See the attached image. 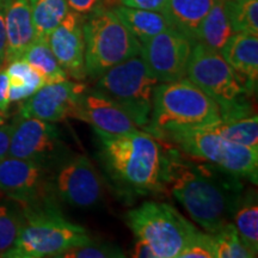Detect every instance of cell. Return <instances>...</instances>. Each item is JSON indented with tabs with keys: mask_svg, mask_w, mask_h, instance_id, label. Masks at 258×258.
Here are the masks:
<instances>
[{
	"mask_svg": "<svg viewBox=\"0 0 258 258\" xmlns=\"http://www.w3.org/2000/svg\"><path fill=\"white\" fill-rule=\"evenodd\" d=\"M167 186L190 218L211 234L232 221L244 191L243 178L207 161L185 159L179 150H169Z\"/></svg>",
	"mask_w": 258,
	"mask_h": 258,
	"instance_id": "cell-1",
	"label": "cell"
},
{
	"mask_svg": "<svg viewBox=\"0 0 258 258\" xmlns=\"http://www.w3.org/2000/svg\"><path fill=\"white\" fill-rule=\"evenodd\" d=\"M97 158L116 192L127 200L160 194L167 188L169 151L146 131L109 134L93 129Z\"/></svg>",
	"mask_w": 258,
	"mask_h": 258,
	"instance_id": "cell-2",
	"label": "cell"
},
{
	"mask_svg": "<svg viewBox=\"0 0 258 258\" xmlns=\"http://www.w3.org/2000/svg\"><path fill=\"white\" fill-rule=\"evenodd\" d=\"M90 240L92 238L86 228L64 218L57 206L47 198L23 206V222L17 239L2 257H59L63 251Z\"/></svg>",
	"mask_w": 258,
	"mask_h": 258,
	"instance_id": "cell-3",
	"label": "cell"
},
{
	"mask_svg": "<svg viewBox=\"0 0 258 258\" xmlns=\"http://www.w3.org/2000/svg\"><path fill=\"white\" fill-rule=\"evenodd\" d=\"M220 118L215 101L188 78H183L156 86L150 122L145 131L159 139L165 132L206 127Z\"/></svg>",
	"mask_w": 258,
	"mask_h": 258,
	"instance_id": "cell-4",
	"label": "cell"
},
{
	"mask_svg": "<svg viewBox=\"0 0 258 258\" xmlns=\"http://www.w3.org/2000/svg\"><path fill=\"white\" fill-rule=\"evenodd\" d=\"M186 77L219 105L221 118L254 114L251 93L244 80L226 62L219 51L194 43Z\"/></svg>",
	"mask_w": 258,
	"mask_h": 258,
	"instance_id": "cell-5",
	"label": "cell"
},
{
	"mask_svg": "<svg viewBox=\"0 0 258 258\" xmlns=\"http://www.w3.org/2000/svg\"><path fill=\"white\" fill-rule=\"evenodd\" d=\"M85 70L96 80L115 64L139 55L141 44L112 10L99 6L84 18Z\"/></svg>",
	"mask_w": 258,
	"mask_h": 258,
	"instance_id": "cell-6",
	"label": "cell"
},
{
	"mask_svg": "<svg viewBox=\"0 0 258 258\" xmlns=\"http://www.w3.org/2000/svg\"><path fill=\"white\" fill-rule=\"evenodd\" d=\"M124 218L135 239L146 243L156 258H178L198 231L175 207L165 202L146 201L128 211Z\"/></svg>",
	"mask_w": 258,
	"mask_h": 258,
	"instance_id": "cell-7",
	"label": "cell"
},
{
	"mask_svg": "<svg viewBox=\"0 0 258 258\" xmlns=\"http://www.w3.org/2000/svg\"><path fill=\"white\" fill-rule=\"evenodd\" d=\"M159 139L172 143L184 156L207 161L254 185L258 180V151L232 143L203 128L173 129Z\"/></svg>",
	"mask_w": 258,
	"mask_h": 258,
	"instance_id": "cell-8",
	"label": "cell"
},
{
	"mask_svg": "<svg viewBox=\"0 0 258 258\" xmlns=\"http://www.w3.org/2000/svg\"><path fill=\"white\" fill-rule=\"evenodd\" d=\"M158 84L139 54L103 73L96 79L95 88L120 105L145 131L150 122L153 93Z\"/></svg>",
	"mask_w": 258,
	"mask_h": 258,
	"instance_id": "cell-9",
	"label": "cell"
},
{
	"mask_svg": "<svg viewBox=\"0 0 258 258\" xmlns=\"http://www.w3.org/2000/svg\"><path fill=\"white\" fill-rule=\"evenodd\" d=\"M70 154L54 123L21 115L12 122L8 156L37 161L53 169Z\"/></svg>",
	"mask_w": 258,
	"mask_h": 258,
	"instance_id": "cell-10",
	"label": "cell"
},
{
	"mask_svg": "<svg viewBox=\"0 0 258 258\" xmlns=\"http://www.w3.org/2000/svg\"><path fill=\"white\" fill-rule=\"evenodd\" d=\"M50 191L71 207L88 209L103 199V184L98 171L86 156L70 154L54 167Z\"/></svg>",
	"mask_w": 258,
	"mask_h": 258,
	"instance_id": "cell-11",
	"label": "cell"
},
{
	"mask_svg": "<svg viewBox=\"0 0 258 258\" xmlns=\"http://www.w3.org/2000/svg\"><path fill=\"white\" fill-rule=\"evenodd\" d=\"M194 42L173 27L141 44L140 56L159 83H170L186 77Z\"/></svg>",
	"mask_w": 258,
	"mask_h": 258,
	"instance_id": "cell-12",
	"label": "cell"
},
{
	"mask_svg": "<svg viewBox=\"0 0 258 258\" xmlns=\"http://www.w3.org/2000/svg\"><path fill=\"white\" fill-rule=\"evenodd\" d=\"M51 167L6 156L0 160V192L23 206L47 199Z\"/></svg>",
	"mask_w": 258,
	"mask_h": 258,
	"instance_id": "cell-13",
	"label": "cell"
},
{
	"mask_svg": "<svg viewBox=\"0 0 258 258\" xmlns=\"http://www.w3.org/2000/svg\"><path fill=\"white\" fill-rule=\"evenodd\" d=\"M88 86L83 82H63L44 84L40 90L21 102L19 115L56 123L72 117L79 96Z\"/></svg>",
	"mask_w": 258,
	"mask_h": 258,
	"instance_id": "cell-14",
	"label": "cell"
},
{
	"mask_svg": "<svg viewBox=\"0 0 258 258\" xmlns=\"http://www.w3.org/2000/svg\"><path fill=\"white\" fill-rule=\"evenodd\" d=\"M72 117L86 122L93 129L109 134L143 131L120 105L96 88L84 90L79 96Z\"/></svg>",
	"mask_w": 258,
	"mask_h": 258,
	"instance_id": "cell-15",
	"label": "cell"
},
{
	"mask_svg": "<svg viewBox=\"0 0 258 258\" xmlns=\"http://www.w3.org/2000/svg\"><path fill=\"white\" fill-rule=\"evenodd\" d=\"M83 16L70 10L63 21L50 32L47 41L57 62L71 79L84 82L85 70V42L83 32Z\"/></svg>",
	"mask_w": 258,
	"mask_h": 258,
	"instance_id": "cell-16",
	"label": "cell"
},
{
	"mask_svg": "<svg viewBox=\"0 0 258 258\" xmlns=\"http://www.w3.org/2000/svg\"><path fill=\"white\" fill-rule=\"evenodd\" d=\"M4 19L6 32V66L11 61L21 59L24 51L35 41L36 35H35L29 0H9L5 6Z\"/></svg>",
	"mask_w": 258,
	"mask_h": 258,
	"instance_id": "cell-17",
	"label": "cell"
},
{
	"mask_svg": "<svg viewBox=\"0 0 258 258\" xmlns=\"http://www.w3.org/2000/svg\"><path fill=\"white\" fill-rule=\"evenodd\" d=\"M219 53L244 80L247 91L253 95L258 80V35L235 32Z\"/></svg>",
	"mask_w": 258,
	"mask_h": 258,
	"instance_id": "cell-18",
	"label": "cell"
},
{
	"mask_svg": "<svg viewBox=\"0 0 258 258\" xmlns=\"http://www.w3.org/2000/svg\"><path fill=\"white\" fill-rule=\"evenodd\" d=\"M218 0H167L163 14L171 27L184 34L194 43L199 27Z\"/></svg>",
	"mask_w": 258,
	"mask_h": 258,
	"instance_id": "cell-19",
	"label": "cell"
},
{
	"mask_svg": "<svg viewBox=\"0 0 258 258\" xmlns=\"http://www.w3.org/2000/svg\"><path fill=\"white\" fill-rule=\"evenodd\" d=\"M112 12L117 16L140 44H144L145 42L171 27L164 14L158 11L117 5L112 9Z\"/></svg>",
	"mask_w": 258,
	"mask_h": 258,
	"instance_id": "cell-20",
	"label": "cell"
},
{
	"mask_svg": "<svg viewBox=\"0 0 258 258\" xmlns=\"http://www.w3.org/2000/svg\"><path fill=\"white\" fill-rule=\"evenodd\" d=\"M232 220L243 244L253 257H256L258 253V199L256 189L250 188L241 192Z\"/></svg>",
	"mask_w": 258,
	"mask_h": 258,
	"instance_id": "cell-21",
	"label": "cell"
},
{
	"mask_svg": "<svg viewBox=\"0 0 258 258\" xmlns=\"http://www.w3.org/2000/svg\"><path fill=\"white\" fill-rule=\"evenodd\" d=\"M233 34L235 32L228 19L225 0H218L202 19L196 34L195 43L198 42L209 49L220 51Z\"/></svg>",
	"mask_w": 258,
	"mask_h": 258,
	"instance_id": "cell-22",
	"label": "cell"
},
{
	"mask_svg": "<svg viewBox=\"0 0 258 258\" xmlns=\"http://www.w3.org/2000/svg\"><path fill=\"white\" fill-rule=\"evenodd\" d=\"M201 128L220 135L232 143L258 151V117L256 112L241 117L220 118L214 123Z\"/></svg>",
	"mask_w": 258,
	"mask_h": 258,
	"instance_id": "cell-23",
	"label": "cell"
},
{
	"mask_svg": "<svg viewBox=\"0 0 258 258\" xmlns=\"http://www.w3.org/2000/svg\"><path fill=\"white\" fill-rule=\"evenodd\" d=\"M5 70L9 76L10 103L25 101L47 84L43 76L23 59L11 61Z\"/></svg>",
	"mask_w": 258,
	"mask_h": 258,
	"instance_id": "cell-24",
	"label": "cell"
},
{
	"mask_svg": "<svg viewBox=\"0 0 258 258\" xmlns=\"http://www.w3.org/2000/svg\"><path fill=\"white\" fill-rule=\"evenodd\" d=\"M21 59L27 61L30 66L38 71L46 79L47 84L70 79L66 71L57 62L48 41L43 38H35V41L28 47Z\"/></svg>",
	"mask_w": 258,
	"mask_h": 258,
	"instance_id": "cell-25",
	"label": "cell"
},
{
	"mask_svg": "<svg viewBox=\"0 0 258 258\" xmlns=\"http://www.w3.org/2000/svg\"><path fill=\"white\" fill-rule=\"evenodd\" d=\"M29 4L35 35L43 40H47L70 11L67 0H29Z\"/></svg>",
	"mask_w": 258,
	"mask_h": 258,
	"instance_id": "cell-26",
	"label": "cell"
},
{
	"mask_svg": "<svg viewBox=\"0 0 258 258\" xmlns=\"http://www.w3.org/2000/svg\"><path fill=\"white\" fill-rule=\"evenodd\" d=\"M23 222V206L14 200H0V256L17 239Z\"/></svg>",
	"mask_w": 258,
	"mask_h": 258,
	"instance_id": "cell-27",
	"label": "cell"
},
{
	"mask_svg": "<svg viewBox=\"0 0 258 258\" xmlns=\"http://www.w3.org/2000/svg\"><path fill=\"white\" fill-rule=\"evenodd\" d=\"M225 6L234 32L258 35V0H225Z\"/></svg>",
	"mask_w": 258,
	"mask_h": 258,
	"instance_id": "cell-28",
	"label": "cell"
},
{
	"mask_svg": "<svg viewBox=\"0 0 258 258\" xmlns=\"http://www.w3.org/2000/svg\"><path fill=\"white\" fill-rule=\"evenodd\" d=\"M215 241L217 258H252L253 254L241 241L232 221L222 226L213 234Z\"/></svg>",
	"mask_w": 258,
	"mask_h": 258,
	"instance_id": "cell-29",
	"label": "cell"
},
{
	"mask_svg": "<svg viewBox=\"0 0 258 258\" xmlns=\"http://www.w3.org/2000/svg\"><path fill=\"white\" fill-rule=\"evenodd\" d=\"M124 251L121 246L108 241L90 240L80 246L71 247L59 254L57 258H123Z\"/></svg>",
	"mask_w": 258,
	"mask_h": 258,
	"instance_id": "cell-30",
	"label": "cell"
},
{
	"mask_svg": "<svg viewBox=\"0 0 258 258\" xmlns=\"http://www.w3.org/2000/svg\"><path fill=\"white\" fill-rule=\"evenodd\" d=\"M217 258L215 241L213 234L198 230L191 239L180 251L178 258Z\"/></svg>",
	"mask_w": 258,
	"mask_h": 258,
	"instance_id": "cell-31",
	"label": "cell"
},
{
	"mask_svg": "<svg viewBox=\"0 0 258 258\" xmlns=\"http://www.w3.org/2000/svg\"><path fill=\"white\" fill-rule=\"evenodd\" d=\"M70 10L77 12L83 17L92 14L96 9L102 6V0H67Z\"/></svg>",
	"mask_w": 258,
	"mask_h": 258,
	"instance_id": "cell-32",
	"label": "cell"
},
{
	"mask_svg": "<svg viewBox=\"0 0 258 258\" xmlns=\"http://www.w3.org/2000/svg\"><path fill=\"white\" fill-rule=\"evenodd\" d=\"M167 0H120L121 5L129 6V8L151 10L163 14Z\"/></svg>",
	"mask_w": 258,
	"mask_h": 258,
	"instance_id": "cell-33",
	"label": "cell"
},
{
	"mask_svg": "<svg viewBox=\"0 0 258 258\" xmlns=\"http://www.w3.org/2000/svg\"><path fill=\"white\" fill-rule=\"evenodd\" d=\"M10 105L9 98V76L5 67L0 69V112L6 114Z\"/></svg>",
	"mask_w": 258,
	"mask_h": 258,
	"instance_id": "cell-34",
	"label": "cell"
},
{
	"mask_svg": "<svg viewBox=\"0 0 258 258\" xmlns=\"http://www.w3.org/2000/svg\"><path fill=\"white\" fill-rule=\"evenodd\" d=\"M8 2L0 0V69L5 66V51H6V32L4 11Z\"/></svg>",
	"mask_w": 258,
	"mask_h": 258,
	"instance_id": "cell-35",
	"label": "cell"
},
{
	"mask_svg": "<svg viewBox=\"0 0 258 258\" xmlns=\"http://www.w3.org/2000/svg\"><path fill=\"white\" fill-rule=\"evenodd\" d=\"M11 132H12V123L0 124V160L4 159L9 153Z\"/></svg>",
	"mask_w": 258,
	"mask_h": 258,
	"instance_id": "cell-36",
	"label": "cell"
},
{
	"mask_svg": "<svg viewBox=\"0 0 258 258\" xmlns=\"http://www.w3.org/2000/svg\"><path fill=\"white\" fill-rule=\"evenodd\" d=\"M132 256L137 258H156L153 251L151 250V247L140 239H135L134 249H133V253H132Z\"/></svg>",
	"mask_w": 258,
	"mask_h": 258,
	"instance_id": "cell-37",
	"label": "cell"
},
{
	"mask_svg": "<svg viewBox=\"0 0 258 258\" xmlns=\"http://www.w3.org/2000/svg\"><path fill=\"white\" fill-rule=\"evenodd\" d=\"M3 123H5V115L0 112V124H3Z\"/></svg>",
	"mask_w": 258,
	"mask_h": 258,
	"instance_id": "cell-38",
	"label": "cell"
}]
</instances>
